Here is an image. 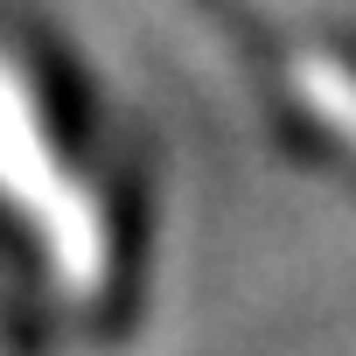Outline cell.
Returning a JSON list of instances; mask_svg holds the SVG:
<instances>
[{"instance_id": "1", "label": "cell", "mask_w": 356, "mask_h": 356, "mask_svg": "<svg viewBox=\"0 0 356 356\" xmlns=\"http://www.w3.org/2000/svg\"><path fill=\"white\" fill-rule=\"evenodd\" d=\"M0 196H15V203L29 210V224L42 231V252L56 259L63 280L98 286V273H105L98 210H91V196L70 182V168H56L42 105H35L29 77H22L8 56H0Z\"/></svg>"}]
</instances>
